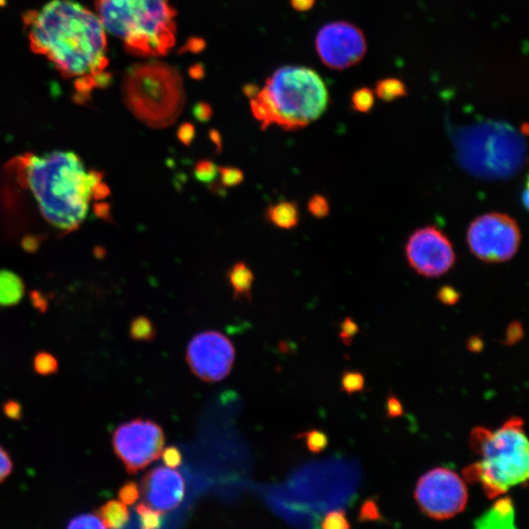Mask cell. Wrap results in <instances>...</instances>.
<instances>
[{
    "label": "cell",
    "instance_id": "6da1fadb",
    "mask_svg": "<svg viewBox=\"0 0 529 529\" xmlns=\"http://www.w3.org/2000/svg\"><path fill=\"white\" fill-rule=\"evenodd\" d=\"M33 52L73 81L76 99H89L111 81L106 30L99 16L74 0H52L23 16Z\"/></svg>",
    "mask_w": 529,
    "mask_h": 529
},
{
    "label": "cell",
    "instance_id": "7a4b0ae2",
    "mask_svg": "<svg viewBox=\"0 0 529 529\" xmlns=\"http://www.w3.org/2000/svg\"><path fill=\"white\" fill-rule=\"evenodd\" d=\"M10 168L20 187L29 192L43 220L59 233L78 228L92 204L109 195L102 174L87 169L73 152L26 154L14 159Z\"/></svg>",
    "mask_w": 529,
    "mask_h": 529
},
{
    "label": "cell",
    "instance_id": "3957f363",
    "mask_svg": "<svg viewBox=\"0 0 529 529\" xmlns=\"http://www.w3.org/2000/svg\"><path fill=\"white\" fill-rule=\"evenodd\" d=\"M250 104L262 130L277 125L296 130L322 116L328 107V92L325 82L312 69L286 66L267 79Z\"/></svg>",
    "mask_w": 529,
    "mask_h": 529
},
{
    "label": "cell",
    "instance_id": "277c9868",
    "mask_svg": "<svg viewBox=\"0 0 529 529\" xmlns=\"http://www.w3.org/2000/svg\"><path fill=\"white\" fill-rule=\"evenodd\" d=\"M523 418H511L496 431L484 426L471 434L472 450L481 460L463 471L464 479L479 482L489 499L504 494L511 487L528 479V441Z\"/></svg>",
    "mask_w": 529,
    "mask_h": 529
},
{
    "label": "cell",
    "instance_id": "5b68a950",
    "mask_svg": "<svg viewBox=\"0 0 529 529\" xmlns=\"http://www.w3.org/2000/svg\"><path fill=\"white\" fill-rule=\"evenodd\" d=\"M105 30L140 57L166 55L176 43V11L169 0H96Z\"/></svg>",
    "mask_w": 529,
    "mask_h": 529
},
{
    "label": "cell",
    "instance_id": "8992f818",
    "mask_svg": "<svg viewBox=\"0 0 529 529\" xmlns=\"http://www.w3.org/2000/svg\"><path fill=\"white\" fill-rule=\"evenodd\" d=\"M122 91L130 111L153 128L173 125L186 101L181 74L174 67L159 61L130 67L123 79Z\"/></svg>",
    "mask_w": 529,
    "mask_h": 529
},
{
    "label": "cell",
    "instance_id": "52a82bcc",
    "mask_svg": "<svg viewBox=\"0 0 529 529\" xmlns=\"http://www.w3.org/2000/svg\"><path fill=\"white\" fill-rule=\"evenodd\" d=\"M467 244L472 254L488 263L512 259L520 244V230L513 218L500 213L480 216L469 225Z\"/></svg>",
    "mask_w": 529,
    "mask_h": 529
},
{
    "label": "cell",
    "instance_id": "ba28073f",
    "mask_svg": "<svg viewBox=\"0 0 529 529\" xmlns=\"http://www.w3.org/2000/svg\"><path fill=\"white\" fill-rule=\"evenodd\" d=\"M467 485L451 469L436 467L418 479L415 499L428 517L444 520L463 512L467 504Z\"/></svg>",
    "mask_w": 529,
    "mask_h": 529
},
{
    "label": "cell",
    "instance_id": "9c48e42d",
    "mask_svg": "<svg viewBox=\"0 0 529 529\" xmlns=\"http://www.w3.org/2000/svg\"><path fill=\"white\" fill-rule=\"evenodd\" d=\"M112 444L128 472L135 474L160 458L165 434L157 423L135 418L118 426L113 433Z\"/></svg>",
    "mask_w": 529,
    "mask_h": 529
},
{
    "label": "cell",
    "instance_id": "30bf717a",
    "mask_svg": "<svg viewBox=\"0 0 529 529\" xmlns=\"http://www.w3.org/2000/svg\"><path fill=\"white\" fill-rule=\"evenodd\" d=\"M235 348L220 331L206 330L194 336L186 349V361L192 372L202 381H223L232 372Z\"/></svg>",
    "mask_w": 529,
    "mask_h": 529
},
{
    "label": "cell",
    "instance_id": "8fae6325",
    "mask_svg": "<svg viewBox=\"0 0 529 529\" xmlns=\"http://www.w3.org/2000/svg\"><path fill=\"white\" fill-rule=\"evenodd\" d=\"M316 46L323 64L335 70L356 65L367 50L363 32L347 22L330 23L323 27L318 33Z\"/></svg>",
    "mask_w": 529,
    "mask_h": 529
},
{
    "label": "cell",
    "instance_id": "7c38bea8",
    "mask_svg": "<svg viewBox=\"0 0 529 529\" xmlns=\"http://www.w3.org/2000/svg\"><path fill=\"white\" fill-rule=\"evenodd\" d=\"M406 255L411 267L428 277L442 276L456 261L451 241L434 227L416 230L406 245Z\"/></svg>",
    "mask_w": 529,
    "mask_h": 529
},
{
    "label": "cell",
    "instance_id": "4fadbf2b",
    "mask_svg": "<svg viewBox=\"0 0 529 529\" xmlns=\"http://www.w3.org/2000/svg\"><path fill=\"white\" fill-rule=\"evenodd\" d=\"M184 477L174 469L157 467L143 477L140 485L143 502L161 513L178 508L184 497Z\"/></svg>",
    "mask_w": 529,
    "mask_h": 529
},
{
    "label": "cell",
    "instance_id": "5bb4252c",
    "mask_svg": "<svg viewBox=\"0 0 529 529\" xmlns=\"http://www.w3.org/2000/svg\"><path fill=\"white\" fill-rule=\"evenodd\" d=\"M474 529H517L513 500L510 497L498 500L487 513L476 521Z\"/></svg>",
    "mask_w": 529,
    "mask_h": 529
},
{
    "label": "cell",
    "instance_id": "9a60e30c",
    "mask_svg": "<svg viewBox=\"0 0 529 529\" xmlns=\"http://www.w3.org/2000/svg\"><path fill=\"white\" fill-rule=\"evenodd\" d=\"M25 294L21 277L7 269L0 271V307L16 306Z\"/></svg>",
    "mask_w": 529,
    "mask_h": 529
},
{
    "label": "cell",
    "instance_id": "2e32d148",
    "mask_svg": "<svg viewBox=\"0 0 529 529\" xmlns=\"http://www.w3.org/2000/svg\"><path fill=\"white\" fill-rule=\"evenodd\" d=\"M227 277L235 299L244 298V299L251 300L254 274L247 264L244 262H238L228 272Z\"/></svg>",
    "mask_w": 529,
    "mask_h": 529
},
{
    "label": "cell",
    "instance_id": "e0dca14e",
    "mask_svg": "<svg viewBox=\"0 0 529 529\" xmlns=\"http://www.w3.org/2000/svg\"><path fill=\"white\" fill-rule=\"evenodd\" d=\"M267 219L274 227L282 230H291L299 223V209L294 201H282L271 205L267 209Z\"/></svg>",
    "mask_w": 529,
    "mask_h": 529
},
{
    "label": "cell",
    "instance_id": "ac0fdd59",
    "mask_svg": "<svg viewBox=\"0 0 529 529\" xmlns=\"http://www.w3.org/2000/svg\"><path fill=\"white\" fill-rule=\"evenodd\" d=\"M99 516L107 528L122 529L127 525L130 515L122 501L112 500L100 508Z\"/></svg>",
    "mask_w": 529,
    "mask_h": 529
},
{
    "label": "cell",
    "instance_id": "d6986e66",
    "mask_svg": "<svg viewBox=\"0 0 529 529\" xmlns=\"http://www.w3.org/2000/svg\"><path fill=\"white\" fill-rule=\"evenodd\" d=\"M130 338L140 343H152L157 336V330L152 321L146 316H138L130 325Z\"/></svg>",
    "mask_w": 529,
    "mask_h": 529
},
{
    "label": "cell",
    "instance_id": "ffe728a7",
    "mask_svg": "<svg viewBox=\"0 0 529 529\" xmlns=\"http://www.w3.org/2000/svg\"><path fill=\"white\" fill-rule=\"evenodd\" d=\"M376 94L379 99L390 102L407 94L405 84L401 79L389 78L377 82Z\"/></svg>",
    "mask_w": 529,
    "mask_h": 529
},
{
    "label": "cell",
    "instance_id": "44dd1931",
    "mask_svg": "<svg viewBox=\"0 0 529 529\" xmlns=\"http://www.w3.org/2000/svg\"><path fill=\"white\" fill-rule=\"evenodd\" d=\"M141 529H160L163 525V513L148 507L145 503L137 506Z\"/></svg>",
    "mask_w": 529,
    "mask_h": 529
},
{
    "label": "cell",
    "instance_id": "7402d4cb",
    "mask_svg": "<svg viewBox=\"0 0 529 529\" xmlns=\"http://www.w3.org/2000/svg\"><path fill=\"white\" fill-rule=\"evenodd\" d=\"M33 369L40 376L48 377L58 371V362L51 353L40 352L33 359Z\"/></svg>",
    "mask_w": 529,
    "mask_h": 529
},
{
    "label": "cell",
    "instance_id": "603a6c76",
    "mask_svg": "<svg viewBox=\"0 0 529 529\" xmlns=\"http://www.w3.org/2000/svg\"><path fill=\"white\" fill-rule=\"evenodd\" d=\"M194 178L202 184H213L218 177V167L214 162L203 159L195 164Z\"/></svg>",
    "mask_w": 529,
    "mask_h": 529
},
{
    "label": "cell",
    "instance_id": "cb8c5ba5",
    "mask_svg": "<svg viewBox=\"0 0 529 529\" xmlns=\"http://www.w3.org/2000/svg\"><path fill=\"white\" fill-rule=\"evenodd\" d=\"M67 529H107L99 515L83 513L72 518Z\"/></svg>",
    "mask_w": 529,
    "mask_h": 529
},
{
    "label": "cell",
    "instance_id": "d4e9b609",
    "mask_svg": "<svg viewBox=\"0 0 529 529\" xmlns=\"http://www.w3.org/2000/svg\"><path fill=\"white\" fill-rule=\"evenodd\" d=\"M374 104V94L368 87L357 89L352 96V105L356 111L368 113Z\"/></svg>",
    "mask_w": 529,
    "mask_h": 529
},
{
    "label": "cell",
    "instance_id": "484cf974",
    "mask_svg": "<svg viewBox=\"0 0 529 529\" xmlns=\"http://www.w3.org/2000/svg\"><path fill=\"white\" fill-rule=\"evenodd\" d=\"M298 438L305 439L308 449L312 453H320V452L325 450L328 445L327 434L321 430H308L306 433L300 434Z\"/></svg>",
    "mask_w": 529,
    "mask_h": 529
},
{
    "label": "cell",
    "instance_id": "4316f807",
    "mask_svg": "<svg viewBox=\"0 0 529 529\" xmlns=\"http://www.w3.org/2000/svg\"><path fill=\"white\" fill-rule=\"evenodd\" d=\"M221 184L225 189L240 186L244 181V173L235 167H218Z\"/></svg>",
    "mask_w": 529,
    "mask_h": 529
},
{
    "label": "cell",
    "instance_id": "83f0119b",
    "mask_svg": "<svg viewBox=\"0 0 529 529\" xmlns=\"http://www.w3.org/2000/svg\"><path fill=\"white\" fill-rule=\"evenodd\" d=\"M341 385L344 391L348 394L362 391L364 385L363 374L358 372H346L341 379Z\"/></svg>",
    "mask_w": 529,
    "mask_h": 529
},
{
    "label": "cell",
    "instance_id": "f1b7e54d",
    "mask_svg": "<svg viewBox=\"0 0 529 529\" xmlns=\"http://www.w3.org/2000/svg\"><path fill=\"white\" fill-rule=\"evenodd\" d=\"M323 529H351L350 523L343 510L330 512L325 516L322 523Z\"/></svg>",
    "mask_w": 529,
    "mask_h": 529
},
{
    "label": "cell",
    "instance_id": "f546056e",
    "mask_svg": "<svg viewBox=\"0 0 529 529\" xmlns=\"http://www.w3.org/2000/svg\"><path fill=\"white\" fill-rule=\"evenodd\" d=\"M308 210L318 219H323L330 214V204L323 195H315L308 202Z\"/></svg>",
    "mask_w": 529,
    "mask_h": 529
},
{
    "label": "cell",
    "instance_id": "4dcf8cb0",
    "mask_svg": "<svg viewBox=\"0 0 529 529\" xmlns=\"http://www.w3.org/2000/svg\"><path fill=\"white\" fill-rule=\"evenodd\" d=\"M120 501L126 505H133L140 498V489L137 484L130 481L123 485L119 491Z\"/></svg>",
    "mask_w": 529,
    "mask_h": 529
},
{
    "label": "cell",
    "instance_id": "1f68e13d",
    "mask_svg": "<svg viewBox=\"0 0 529 529\" xmlns=\"http://www.w3.org/2000/svg\"><path fill=\"white\" fill-rule=\"evenodd\" d=\"M161 457L164 464L169 469H177L182 463V452L174 446L167 447L162 450Z\"/></svg>",
    "mask_w": 529,
    "mask_h": 529
},
{
    "label": "cell",
    "instance_id": "d6a6232c",
    "mask_svg": "<svg viewBox=\"0 0 529 529\" xmlns=\"http://www.w3.org/2000/svg\"><path fill=\"white\" fill-rule=\"evenodd\" d=\"M195 137H196V130L191 123H182L177 130V138L184 145L191 146Z\"/></svg>",
    "mask_w": 529,
    "mask_h": 529
},
{
    "label": "cell",
    "instance_id": "836d02e7",
    "mask_svg": "<svg viewBox=\"0 0 529 529\" xmlns=\"http://www.w3.org/2000/svg\"><path fill=\"white\" fill-rule=\"evenodd\" d=\"M12 469L13 463L9 452L0 445V484L11 474Z\"/></svg>",
    "mask_w": 529,
    "mask_h": 529
},
{
    "label": "cell",
    "instance_id": "e575fe53",
    "mask_svg": "<svg viewBox=\"0 0 529 529\" xmlns=\"http://www.w3.org/2000/svg\"><path fill=\"white\" fill-rule=\"evenodd\" d=\"M523 338V328L520 323L513 322L508 325L507 333H506L505 343L507 345H513L518 343Z\"/></svg>",
    "mask_w": 529,
    "mask_h": 529
},
{
    "label": "cell",
    "instance_id": "d590c367",
    "mask_svg": "<svg viewBox=\"0 0 529 529\" xmlns=\"http://www.w3.org/2000/svg\"><path fill=\"white\" fill-rule=\"evenodd\" d=\"M438 299L446 305H455L460 300L458 290L452 286L441 287L438 294Z\"/></svg>",
    "mask_w": 529,
    "mask_h": 529
},
{
    "label": "cell",
    "instance_id": "8d00e7d4",
    "mask_svg": "<svg viewBox=\"0 0 529 529\" xmlns=\"http://www.w3.org/2000/svg\"><path fill=\"white\" fill-rule=\"evenodd\" d=\"M358 331V327L351 318H346L345 321L341 325V333L340 338L343 339V343L349 344L351 343L352 338L356 335Z\"/></svg>",
    "mask_w": 529,
    "mask_h": 529
},
{
    "label": "cell",
    "instance_id": "74e56055",
    "mask_svg": "<svg viewBox=\"0 0 529 529\" xmlns=\"http://www.w3.org/2000/svg\"><path fill=\"white\" fill-rule=\"evenodd\" d=\"M194 116L199 122H209L213 116V109L209 104L200 102V104L195 105L194 108Z\"/></svg>",
    "mask_w": 529,
    "mask_h": 529
},
{
    "label": "cell",
    "instance_id": "f35d334b",
    "mask_svg": "<svg viewBox=\"0 0 529 529\" xmlns=\"http://www.w3.org/2000/svg\"><path fill=\"white\" fill-rule=\"evenodd\" d=\"M4 412L7 418L11 420H20L22 417V408L16 401H7L4 406Z\"/></svg>",
    "mask_w": 529,
    "mask_h": 529
},
{
    "label": "cell",
    "instance_id": "ab89813d",
    "mask_svg": "<svg viewBox=\"0 0 529 529\" xmlns=\"http://www.w3.org/2000/svg\"><path fill=\"white\" fill-rule=\"evenodd\" d=\"M386 408L387 415H389L390 418H397L402 416L403 407L401 403H400L396 397L393 396V395H390L389 399H387Z\"/></svg>",
    "mask_w": 529,
    "mask_h": 529
},
{
    "label": "cell",
    "instance_id": "60d3db41",
    "mask_svg": "<svg viewBox=\"0 0 529 529\" xmlns=\"http://www.w3.org/2000/svg\"><path fill=\"white\" fill-rule=\"evenodd\" d=\"M361 517L366 520H376L379 518V513L377 512V508L372 501L364 503L362 508Z\"/></svg>",
    "mask_w": 529,
    "mask_h": 529
},
{
    "label": "cell",
    "instance_id": "b9f144b4",
    "mask_svg": "<svg viewBox=\"0 0 529 529\" xmlns=\"http://www.w3.org/2000/svg\"><path fill=\"white\" fill-rule=\"evenodd\" d=\"M209 138L212 143H214L216 149H217L220 152L223 148V141L222 137H221V133L218 132L217 130H215V128H213V130L209 132Z\"/></svg>",
    "mask_w": 529,
    "mask_h": 529
},
{
    "label": "cell",
    "instance_id": "7bdbcfd3",
    "mask_svg": "<svg viewBox=\"0 0 529 529\" xmlns=\"http://www.w3.org/2000/svg\"><path fill=\"white\" fill-rule=\"evenodd\" d=\"M292 4L296 9L299 10H307L313 6L315 4V0H292Z\"/></svg>",
    "mask_w": 529,
    "mask_h": 529
},
{
    "label": "cell",
    "instance_id": "ee69618b",
    "mask_svg": "<svg viewBox=\"0 0 529 529\" xmlns=\"http://www.w3.org/2000/svg\"><path fill=\"white\" fill-rule=\"evenodd\" d=\"M467 345H469V350L474 351V352H479L481 350L482 345H484V343H482L481 339L479 338H474L469 339V343H467Z\"/></svg>",
    "mask_w": 529,
    "mask_h": 529
},
{
    "label": "cell",
    "instance_id": "f6af8a7d",
    "mask_svg": "<svg viewBox=\"0 0 529 529\" xmlns=\"http://www.w3.org/2000/svg\"><path fill=\"white\" fill-rule=\"evenodd\" d=\"M523 204H525V207L528 206V187H526L525 194H523Z\"/></svg>",
    "mask_w": 529,
    "mask_h": 529
},
{
    "label": "cell",
    "instance_id": "bcb514c9",
    "mask_svg": "<svg viewBox=\"0 0 529 529\" xmlns=\"http://www.w3.org/2000/svg\"><path fill=\"white\" fill-rule=\"evenodd\" d=\"M5 4V0H0V6H4Z\"/></svg>",
    "mask_w": 529,
    "mask_h": 529
}]
</instances>
